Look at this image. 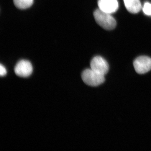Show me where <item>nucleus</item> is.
<instances>
[{
  "label": "nucleus",
  "mask_w": 151,
  "mask_h": 151,
  "mask_svg": "<svg viewBox=\"0 0 151 151\" xmlns=\"http://www.w3.org/2000/svg\"><path fill=\"white\" fill-rule=\"evenodd\" d=\"M94 16L97 24L106 30L114 29L116 26V22L111 14L103 12L100 9L94 11Z\"/></svg>",
  "instance_id": "obj_1"
},
{
  "label": "nucleus",
  "mask_w": 151,
  "mask_h": 151,
  "mask_svg": "<svg viewBox=\"0 0 151 151\" xmlns=\"http://www.w3.org/2000/svg\"><path fill=\"white\" fill-rule=\"evenodd\" d=\"M81 78L85 84L91 86H99L105 81V76L95 72L91 68L84 70Z\"/></svg>",
  "instance_id": "obj_2"
},
{
  "label": "nucleus",
  "mask_w": 151,
  "mask_h": 151,
  "mask_svg": "<svg viewBox=\"0 0 151 151\" xmlns=\"http://www.w3.org/2000/svg\"><path fill=\"white\" fill-rule=\"evenodd\" d=\"M134 68L137 73L145 74L151 70V58L147 56H141L134 60Z\"/></svg>",
  "instance_id": "obj_3"
},
{
  "label": "nucleus",
  "mask_w": 151,
  "mask_h": 151,
  "mask_svg": "<svg viewBox=\"0 0 151 151\" xmlns=\"http://www.w3.org/2000/svg\"><path fill=\"white\" fill-rule=\"evenodd\" d=\"M91 69L95 72L105 76L109 70L108 62L103 57L97 56L93 58L90 62Z\"/></svg>",
  "instance_id": "obj_4"
},
{
  "label": "nucleus",
  "mask_w": 151,
  "mask_h": 151,
  "mask_svg": "<svg viewBox=\"0 0 151 151\" xmlns=\"http://www.w3.org/2000/svg\"><path fill=\"white\" fill-rule=\"evenodd\" d=\"M33 68L31 63L28 60H20L17 63L14 68L16 74L21 77H27L31 75Z\"/></svg>",
  "instance_id": "obj_5"
},
{
  "label": "nucleus",
  "mask_w": 151,
  "mask_h": 151,
  "mask_svg": "<svg viewBox=\"0 0 151 151\" xmlns=\"http://www.w3.org/2000/svg\"><path fill=\"white\" fill-rule=\"evenodd\" d=\"M99 9L108 14L115 13L119 9V3L117 0H99Z\"/></svg>",
  "instance_id": "obj_6"
},
{
  "label": "nucleus",
  "mask_w": 151,
  "mask_h": 151,
  "mask_svg": "<svg viewBox=\"0 0 151 151\" xmlns=\"http://www.w3.org/2000/svg\"><path fill=\"white\" fill-rule=\"evenodd\" d=\"M124 1L126 9L131 13H138L142 8L140 0H124Z\"/></svg>",
  "instance_id": "obj_7"
},
{
  "label": "nucleus",
  "mask_w": 151,
  "mask_h": 151,
  "mask_svg": "<svg viewBox=\"0 0 151 151\" xmlns=\"http://www.w3.org/2000/svg\"><path fill=\"white\" fill-rule=\"evenodd\" d=\"M15 6L19 9H26L31 6L33 0H13Z\"/></svg>",
  "instance_id": "obj_8"
},
{
  "label": "nucleus",
  "mask_w": 151,
  "mask_h": 151,
  "mask_svg": "<svg viewBox=\"0 0 151 151\" xmlns=\"http://www.w3.org/2000/svg\"><path fill=\"white\" fill-rule=\"evenodd\" d=\"M143 11L144 13L148 16H151V4L146 2L143 7Z\"/></svg>",
  "instance_id": "obj_9"
},
{
  "label": "nucleus",
  "mask_w": 151,
  "mask_h": 151,
  "mask_svg": "<svg viewBox=\"0 0 151 151\" xmlns=\"http://www.w3.org/2000/svg\"><path fill=\"white\" fill-rule=\"evenodd\" d=\"M6 70L5 68L1 64L0 65V75L1 76H4L6 74Z\"/></svg>",
  "instance_id": "obj_10"
}]
</instances>
